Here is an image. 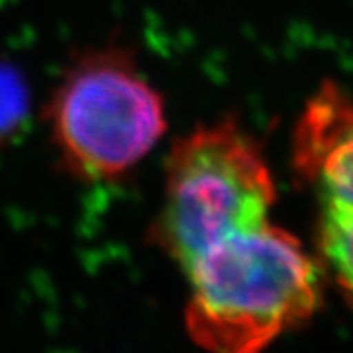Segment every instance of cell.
Returning <instances> with one entry per match:
<instances>
[{"label":"cell","instance_id":"1","mask_svg":"<svg viewBox=\"0 0 353 353\" xmlns=\"http://www.w3.org/2000/svg\"><path fill=\"white\" fill-rule=\"evenodd\" d=\"M185 275V328L208 352H259L310 320L318 306L316 265L271 220L220 241Z\"/></svg>","mask_w":353,"mask_h":353},{"label":"cell","instance_id":"2","mask_svg":"<svg viewBox=\"0 0 353 353\" xmlns=\"http://www.w3.org/2000/svg\"><path fill=\"white\" fill-rule=\"evenodd\" d=\"M275 201L271 169L238 122L199 126L171 145L150 241L187 273L220 241L269 222Z\"/></svg>","mask_w":353,"mask_h":353},{"label":"cell","instance_id":"3","mask_svg":"<svg viewBox=\"0 0 353 353\" xmlns=\"http://www.w3.org/2000/svg\"><path fill=\"white\" fill-rule=\"evenodd\" d=\"M46 122L59 165L83 183L124 176L167 132L161 92L134 55L116 46L87 51L65 69Z\"/></svg>","mask_w":353,"mask_h":353},{"label":"cell","instance_id":"4","mask_svg":"<svg viewBox=\"0 0 353 353\" xmlns=\"http://www.w3.org/2000/svg\"><path fill=\"white\" fill-rule=\"evenodd\" d=\"M292 163L316 194L320 259L353 308V97L326 85L308 101Z\"/></svg>","mask_w":353,"mask_h":353},{"label":"cell","instance_id":"5","mask_svg":"<svg viewBox=\"0 0 353 353\" xmlns=\"http://www.w3.org/2000/svg\"><path fill=\"white\" fill-rule=\"evenodd\" d=\"M32 92L22 69L0 53V153L10 150L30 128Z\"/></svg>","mask_w":353,"mask_h":353},{"label":"cell","instance_id":"6","mask_svg":"<svg viewBox=\"0 0 353 353\" xmlns=\"http://www.w3.org/2000/svg\"><path fill=\"white\" fill-rule=\"evenodd\" d=\"M14 2H20V0H0V8L2 6H8V4H14Z\"/></svg>","mask_w":353,"mask_h":353}]
</instances>
